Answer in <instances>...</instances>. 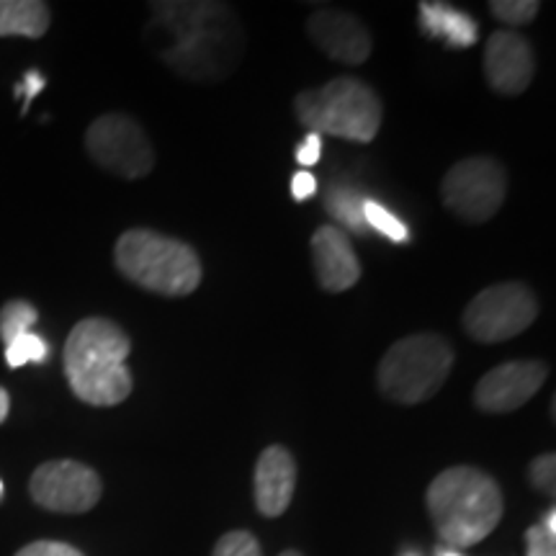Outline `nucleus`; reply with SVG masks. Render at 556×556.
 Segmentation results:
<instances>
[{
	"mask_svg": "<svg viewBox=\"0 0 556 556\" xmlns=\"http://www.w3.org/2000/svg\"><path fill=\"white\" fill-rule=\"evenodd\" d=\"M29 492L34 503L45 510L65 513V516H80L93 510L101 500L103 484L101 477L86 464L73 458L47 462L31 475Z\"/></svg>",
	"mask_w": 556,
	"mask_h": 556,
	"instance_id": "9d476101",
	"label": "nucleus"
},
{
	"mask_svg": "<svg viewBox=\"0 0 556 556\" xmlns=\"http://www.w3.org/2000/svg\"><path fill=\"white\" fill-rule=\"evenodd\" d=\"M541 526H544L548 533H554V536H556V513H554V510H552V513H548V518H546V520H544V523H541Z\"/></svg>",
	"mask_w": 556,
	"mask_h": 556,
	"instance_id": "7c9ffc66",
	"label": "nucleus"
},
{
	"mask_svg": "<svg viewBox=\"0 0 556 556\" xmlns=\"http://www.w3.org/2000/svg\"><path fill=\"white\" fill-rule=\"evenodd\" d=\"M47 356H50V345L45 343L34 332H26L13 340V343L5 345V364L9 368H21L26 364H45Z\"/></svg>",
	"mask_w": 556,
	"mask_h": 556,
	"instance_id": "aec40b11",
	"label": "nucleus"
},
{
	"mask_svg": "<svg viewBox=\"0 0 556 556\" xmlns=\"http://www.w3.org/2000/svg\"><path fill=\"white\" fill-rule=\"evenodd\" d=\"M490 11L503 24L526 26L539 16L541 3H536V0H492Z\"/></svg>",
	"mask_w": 556,
	"mask_h": 556,
	"instance_id": "4be33fe9",
	"label": "nucleus"
},
{
	"mask_svg": "<svg viewBox=\"0 0 556 556\" xmlns=\"http://www.w3.org/2000/svg\"><path fill=\"white\" fill-rule=\"evenodd\" d=\"M420 29L433 39H443L451 47H471L479 39V29L469 13L448 3H420Z\"/></svg>",
	"mask_w": 556,
	"mask_h": 556,
	"instance_id": "dca6fc26",
	"label": "nucleus"
},
{
	"mask_svg": "<svg viewBox=\"0 0 556 556\" xmlns=\"http://www.w3.org/2000/svg\"><path fill=\"white\" fill-rule=\"evenodd\" d=\"M428 510L438 536L448 546H475L503 520V492L475 467H451L428 486Z\"/></svg>",
	"mask_w": 556,
	"mask_h": 556,
	"instance_id": "7ed1b4c3",
	"label": "nucleus"
},
{
	"mask_svg": "<svg viewBox=\"0 0 556 556\" xmlns=\"http://www.w3.org/2000/svg\"><path fill=\"white\" fill-rule=\"evenodd\" d=\"M45 86H47V80L41 78L37 70H29V73L24 75V83H21V86H16V96H24V114H26V111H29L31 101L37 99L41 90H45Z\"/></svg>",
	"mask_w": 556,
	"mask_h": 556,
	"instance_id": "bb28decb",
	"label": "nucleus"
},
{
	"mask_svg": "<svg viewBox=\"0 0 556 556\" xmlns=\"http://www.w3.org/2000/svg\"><path fill=\"white\" fill-rule=\"evenodd\" d=\"M39 312L34 304L24 302V299H13V302L3 304L0 307V340L5 345L13 343V340L31 332L34 325H37Z\"/></svg>",
	"mask_w": 556,
	"mask_h": 556,
	"instance_id": "6ab92c4d",
	"label": "nucleus"
},
{
	"mask_svg": "<svg viewBox=\"0 0 556 556\" xmlns=\"http://www.w3.org/2000/svg\"><path fill=\"white\" fill-rule=\"evenodd\" d=\"M548 366L541 361H507L479 379L475 402L482 413H513L544 387Z\"/></svg>",
	"mask_w": 556,
	"mask_h": 556,
	"instance_id": "9b49d317",
	"label": "nucleus"
},
{
	"mask_svg": "<svg viewBox=\"0 0 556 556\" xmlns=\"http://www.w3.org/2000/svg\"><path fill=\"white\" fill-rule=\"evenodd\" d=\"M50 5L41 0H0V39H41L50 29Z\"/></svg>",
	"mask_w": 556,
	"mask_h": 556,
	"instance_id": "f3484780",
	"label": "nucleus"
},
{
	"mask_svg": "<svg viewBox=\"0 0 556 556\" xmlns=\"http://www.w3.org/2000/svg\"><path fill=\"white\" fill-rule=\"evenodd\" d=\"M150 34L157 54L186 80L214 83L227 78L242 58L245 34L225 3H152Z\"/></svg>",
	"mask_w": 556,
	"mask_h": 556,
	"instance_id": "f257e3e1",
	"label": "nucleus"
},
{
	"mask_svg": "<svg viewBox=\"0 0 556 556\" xmlns=\"http://www.w3.org/2000/svg\"><path fill=\"white\" fill-rule=\"evenodd\" d=\"M212 556H263L258 541L248 531H229L217 541Z\"/></svg>",
	"mask_w": 556,
	"mask_h": 556,
	"instance_id": "5701e85b",
	"label": "nucleus"
},
{
	"mask_svg": "<svg viewBox=\"0 0 556 556\" xmlns=\"http://www.w3.org/2000/svg\"><path fill=\"white\" fill-rule=\"evenodd\" d=\"M294 111L296 119L319 137L332 135L366 144L381 127L379 96L356 78H336L323 88L302 90Z\"/></svg>",
	"mask_w": 556,
	"mask_h": 556,
	"instance_id": "39448f33",
	"label": "nucleus"
},
{
	"mask_svg": "<svg viewBox=\"0 0 556 556\" xmlns=\"http://www.w3.org/2000/svg\"><path fill=\"white\" fill-rule=\"evenodd\" d=\"M116 268L160 296H189L201 287V261L186 242L155 229H127L114 248Z\"/></svg>",
	"mask_w": 556,
	"mask_h": 556,
	"instance_id": "20e7f679",
	"label": "nucleus"
},
{
	"mask_svg": "<svg viewBox=\"0 0 556 556\" xmlns=\"http://www.w3.org/2000/svg\"><path fill=\"white\" fill-rule=\"evenodd\" d=\"M438 556H462V554H456V552H438Z\"/></svg>",
	"mask_w": 556,
	"mask_h": 556,
	"instance_id": "2f4dec72",
	"label": "nucleus"
},
{
	"mask_svg": "<svg viewBox=\"0 0 556 556\" xmlns=\"http://www.w3.org/2000/svg\"><path fill=\"white\" fill-rule=\"evenodd\" d=\"M454 366V348L435 332L407 336L379 361V392L397 405H420L446 384Z\"/></svg>",
	"mask_w": 556,
	"mask_h": 556,
	"instance_id": "423d86ee",
	"label": "nucleus"
},
{
	"mask_svg": "<svg viewBox=\"0 0 556 556\" xmlns=\"http://www.w3.org/2000/svg\"><path fill=\"white\" fill-rule=\"evenodd\" d=\"M0 497H3V482H0Z\"/></svg>",
	"mask_w": 556,
	"mask_h": 556,
	"instance_id": "f704fd0d",
	"label": "nucleus"
},
{
	"mask_svg": "<svg viewBox=\"0 0 556 556\" xmlns=\"http://www.w3.org/2000/svg\"><path fill=\"white\" fill-rule=\"evenodd\" d=\"M364 201L366 199H361L358 193L348 189V186H336V189L328 193L325 206H328V212L340 222V225H345L358 235H366L368 227L364 222Z\"/></svg>",
	"mask_w": 556,
	"mask_h": 556,
	"instance_id": "a211bd4d",
	"label": "nucleus"
},
{
	"mask_svg": "<svg viewBox=\"0 0 556 556\" xmlns=\"http://www.w3.org/2000/svg\"><path fill=\"white\" fill-rule=\"evenodd\" d=\"M296 464L283 446H268L255 464V505L266 518L287 513L294 497Z\"/></svg>",
	"mask_w": 556,
	"mask_h": 556,
	"instance_id": "2eb2a0df",
	"label": "nucleus"
},
{
	"mask_svg": "<svg viewBox=\"0 0 556 556\" xmlns=\"http://www.w3.org/2000/svg\"><path fill=\"white\" fill-rule=\"evenodd\" d=\"M536 62L531 45L516 31H495L484 47L486 83L503 96H518L531 86Z\"/></svg>",
	"mask_w": 556,
	"mask_h": 556,
	"instance_id": "f8f14e48",
	"label": "nucleus"
},
{
	"mask_svg": "<svg viewBox=\"0 0 556 556\" xmlns=\"http://www.w3.org/2000/svg\"><path fill=\"white\" fill-rule=\"evenodd\" d=\"M539 317V302L523 283L507 281L479 291L464 309V330L477 343H503L526 332Z\"/></svg>",
	"mask_w": 556,
	"mask_h": 556,
	"instance_id": "0eeeda50",
	"label": "nucleus"
},
{
	"mask_svg": "<svg viewBox=\"0 0 556 556\" xmlns=\"http://www.w3.org/2000/svg\"><path fill=\"white\" fill-rule=\"evenodd\" d=\"M531 482L539 492H546V495H554V482H556V458L554 454L533 458L531 464Z\"/></svg>",
	"mask_w": 556,
	"mask_h": 556,
	"instance_id": "b1692460",
	"label": "nucleus"
},
{
	"mask_svg": "<svg viewBox=\"0 0 556 556\" xmlns=\"http://www.w3.org/2000/svg\"><path fill=\"white\" fill-rule=\"evenodd\" d=\"M526 546H528L526 556H556V536L554 533H548L544 526L528 528Z\"/></svg>",
	"mask_w": 556,
	"mask_h": 556,
	"instance_id": "393cba45",
	"label": "nucleus"
},
{
	"mask_svg": "<svg viewBox=\"0 0 556 556\" xmlns=\"http://www.w3.org/2000/svg\"><path fill=\"white\" fill-rule=\"evenodd\" d=\"M402 556H417L415 552H407V554H402Z\"/></svg>",
	"mask_w": 556,
	"mask_h": 556,
	"instance_id": "72a5a7b5",
	"label": "nucleus"
},
{
	"mask_svg": "<svg viewBox=\"0 0 556 556\" xmlns=\"http://www.w3.org/2000/svg\"><path fill=\"white\" fill-rule=\"evenodd\" d=\"M9 413H11V397H9V392H5V389L0 387V422H3L5 417H9Z\"/></svg>",
	"mask_w": 556,
	"mask_h": 556,
	"instance_id": "c756f323",
	"label": "nucleus"
},
{
	"mask_svg": "<svg viewBox=\"0 0 556 556\" xmlns=\"http://www.w3.org/2000/svg\"><path fill=\"white\" fill-rule=\"evenodd\" d=\"M315 191H317V180H315V176H312V173L302 170V173H296L294 178H291V197H294L296 201L312 199V197H315Z\"/></svg>",
	"mask_w": 556,
	"mask_h": 556,
	"instance_id": "c85d7f7f",
	"label": "nucleus"
},
{
	"mask_svg": "<svg viewBox=\"0 0 556 556\" xmlns=\"http://www.w3.org/2000/svg\"><path fill=\"white\" fill-rule=\"evenodd\" d=\"M16 556H83V554L75 546L60 544V541H34V544L21 548Z\"/></svg>",
	"mask_w": 556,
	"mask_h": 556,
	"instance_id": "a878e982",
	"label": "nucleus"
},
{
	"mask_svg": "<svg viewBox=\"0 0 556 556\" xmlns=\"http://www.w3.org/2000/svg\"><path fill=\"white\" fill-rule=\"evenodd\" d=\"M364 222L366 227H374L377 232L387 235L392 242H407V227L400 217H394L387 206H381L379 201L366 199L364 201Z\"/></svg>",
	"mask_w": 556,
	"mask_h": 556,
	"instance_id": "412c9836",
	"label": "nucleus"
},
{
	"mask_svg": "<svg viewBox=\"0 0 556 556\" xmlns=\"http://www.w3.org/2000/svg\"><path fill=\"white\" fill-rule=\"evenodd\" d=\"M307 34L330 60L343 62V65H364L371 54V34L356 16L345 11H315L307 21Z\"/></svg>",
	"mask_w": 556,
	"mask_h": 556,
	"instance_id": "ddd939ff",
	"label": "nucleus"
},
{
	"mask_svg": "<svg viewBox=\"0 0 556 556\" xmlns=\"http://www.w3.org/2000/svg\"><path fill=\"white\" fill-rule=\"evenodd\" d=\"M131 343L119 325L106 317H86L65 343V377L73 394L93 407L122 405L131 394L127 368Z\"/></svg>",
	"mask_w": 556,
	"mask_h": 556,
	"instance_id": "f03ea898",
	"label": "nucleus"
},
{
	"mask_svg": "<svg viewBox=\"0 0 556 556\" xmlns=\"http://www.w3.org/2000/svg\"><path fill=\"white\" fill-rule=\"evenodd\" d=\"M88 155L116 176L137 180L155 168V150L148 135L127 114H103L86 131Z\"/></svg>",
	"mask_w": 556,
	"mask_h": 556,
	"instance_id": "1a4fd4ad",
	"label": "nucleus"
},
{
	"mask_svg": "<svg viewBox=\"0 0 556 556\" xmlns=\"http://www.w3.org/2000/svg\"><path fill=\"white\" fill-rule=\"evenodd\" d=\"M319 155H323V137L315 135V131H309L307 139H304L302 144L296 148V160L299 165H315L319 163Z\"/></svg>",
	"mask_w": 556,
	"mask_h": 556,
	"instance_id": "cd10ccee",
	"label": "nucleus"
},
{
	"mask_svg": "<svg viewBox=\"0 0 556 556\" xmlns=\"http://www.w3.org/2000/svg\"><path fill=\"white\" fill-rule=\"evenodd\" d=\"M312 261L319 287L325 291H348L361 278V263L351 240L338 227L323 225L312 235Z\"/></svg>",
	"mask_w": 556,
	"mask_h": 556,
	"instance_id": "4468645a",
	"label": "nucleus"
},
{
	"mask_svg": "<svg viewBox=\"0 0 556 556\" xmlns=\"http://www.w3.org/2000/svg\"><path fill=\"white\" fill-rule=\"evenodd\" d=\"M278 556H302L299 552H283V554H278Z\"/></svg>",
	"mask_w": 556,
	"mask_h": 556,
	"instance_id": "473e14b6",
	"label": "nucleus"
},
{
	"mask_svg": "<svg viewBox=\"0 0 556 556\" xmlns=\"http://www.w3.org/2000/svg\"><path fill=\"white\" fill-rule=\"evenodd\" d=\"M441 197L458 219L482 225L505 204L507 173L497 160L479 155L456 163L441 184Z\"/></svg>",
	"mask_w": 556,
	"mask_h": 556,
	"instance_id": "6e6552de",
	"label": "nucleus"
}]
</instances>
